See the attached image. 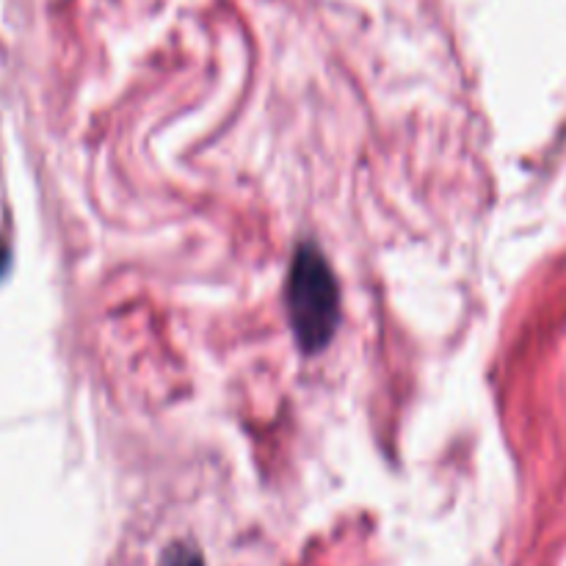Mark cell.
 Instances as JSON below:
<instances>
[{
  "label": "cell",
  "mask_w": 566,
  "mask_h": 566,
  "mask_svg": "<svg viewBox=\"0 0 566 566\" xmlns=\"http://www.w3.org/2000/svg\"><path fill=\"white\" fill-rule=\"evenodd\" d=\"M285 304L298 348L318 354L340 324V287L332 265L313 243H302L293 254Z\"/></svg>",
  "instance_id": "6da1fadb"
},
{
  "label": "cell",
  "mask_w": 566,
  "mask_h": 566,
  "mask_svg": "<svg viewBox=\"0 0 566 566\" xmlns=\"http://www.w3.org/2000/svg\"><path fill=\"white\" fill-rule=\"evenodd\" d=\"M158 566H205L202 556H199L197 547L191 545H171L169 551L164 553Z\"/></svg>",
  "instance_id": "7a4b0ae2"
},
{
  "label": "cell",
  "mask_w": 566,
  "mask_h": 566,
  "mask_svg": "<svg viewBox=\"0 0 566 566\" xmlns=\"http://www.w3.org/2000/svg\"><path fill=\"white\" fill-rule=\"evenodd\" d=\"M3 269H6V252L0 249V274H3Z\"/></svg>",
  "instance_id": "3957f363"
}]
</instances>
